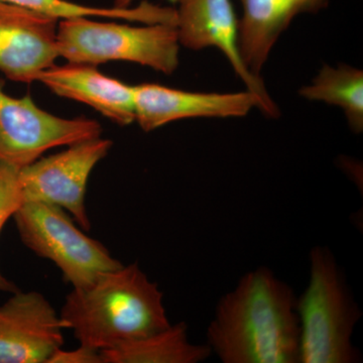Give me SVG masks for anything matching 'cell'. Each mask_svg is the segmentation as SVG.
I'll return each mask as SVG.
<instances>
[{"mask_svg":"<svg viewBox=\"0 0 363 363\" xmlns=\"http://www.w3.org/2000/svg\"><path fill=\"white\" fill-rule=\"evenodd\" d=\"M297 298L271 269L247 272L219 301L207 345L223 363L300 362Z\"/></svg>","mask_w":363,"mask_h":363,"instance_id":"1","label":"cell"},{"mask_svg":"<svg viewBox=\"0 0 363 363\" xmlns=\"http://www.w3.org/2000/svg\"><path fill=\"white\" fill-rule=\"evenodd\" d=\"M60 316L80 345L97 351L171 326L162 293L138 264L107 272L88 288L73 289Z\"/></svg>","mask_w":363,"mask_h":363,"instance_id":"2","label":"cell"},{"mask_svg":"<svg viewBox=\"0 0 363 363\" xmlns=\"http://www.w3.org/2000/svg\"><path fill=\"white\" fill-rule=\"evenodd\" d=\"M296 309L301 363L359 362L351 338L362 312L329 248L316 247L310 252L309 283Z\"/></svg>","mask_w":363,"mask_h":363,"instance_id":"3","label":"cell"},{"mask_svg":"<svg viewBox=\"0 0 363 363\" xmlns=\"http://www.w3.org/2000/svg\"><path fill=\"white\" fill-rule=\"evenodd\" d=\"M180 47L176 23L135 26L84 16L59 21V56L69 63L130 62L172 75L180 63Z\"/></svg>","mask_w":363,"mask_h":363,"instance_id":"4","label":"cell"},{"mask_svg":"<svg viewBox=\"0 0 363 363\" xmlns=\"http://www.w3.org/2000/svg\"><path fill=\"white\" fill-rule=\"evenodd\" d=\"M21 241L54 262L73 289H85L123 266L100 241L86 235L63 208L23 202L13 215Z\"/></svg>","mask_w":363,"mask_h":363,"instance_id":"5","label":"cell"},{"mask_svg":"<svg viewBox=\"0 0 363 363\" xmlns=\"http://www.w3.org/2000/svg\"><path fill=\"white\" fill-rule=\"evenodd\" d=\"M101 135V125L95 119L55 116L30 96H9L0 84V162L21 171L48 150Z\"/></svg>","mask_w":363,"mask_h":363,"instance_id":"6","label":"cell"},{"mask_svg":"<svg viewBox=\"0 0 363 363\" xmlns=\"http://www.w3.org/2000/svg\"><path fill=\"white\" fill-rule=\"evenodd\" d=\"M113 143L101 136L69 145L68 149L40 157L18 173L23 202H40L63 208L84 231L91 222L85 196L93 169L108 155Z\"/></svg>","mask_w":363,"mask_h":363,"instance_id":"7","label":"cell"},{"mask_svg":"<svg viewBox=\"0 0 363 363\" xmlns=\"http://www.w3.org/2000/svg\"><path fill=\"white\" fill-rule=\"evenodd\" d=\"M176 4L180 45L192 51L211 47L218 49L247 86V90L262 100V113L279 117L278 105L269 96L264 80L250 73L241 58L238 45L240 18L231 0H177Z\"/></svg>","mask_w":363,"mask_h":363,"instance_id":"8","label":"cell"},{"mask_svg":"<svg viewBox=\"0 0 363 363\" xmlns=\"http://www.w3.org/2000/svg\"><path fill=\"white\" fill-rule=\"evenodd\" d=\"M67 323L40 293L18 292L0 306V363H48Z\"/></svg>","mask_w":363,"mask_h":363,"instance_id":"9","label":"cell"},{"mask_svg":"<svg viewBox=\"0 0 363 363\" xmlns=\"http://www.w3.org/2000/svg\"><path fill=\"white\" fill-rule=\"evenodd\" d=\"M59 20L0 1V72L13 82H37L56 64Z\"/></svg>","mask_w":363,"mask_h":363,"instance_id":"10","label":"cell"},{"mask_svg":"<svg viewBox=\"0 0 363 363\" xmlns=\"http://www.w3.org/2000/svg\"><path fill=\"white\" fill-rule=\"evenodd\" d=\"M135 121L150 133L173 121L187 118H226L262 112V100L250 91L236 93L190 92L155 83L133 86Z\"/></svg>","mask_w":363,"mask_h":363,"instance_id":"11","label":"cell"},{"mask_svg":"<svg viewBox=\"0 0 363 363\" xmlns=\"http://www.w3.org/2000/svg\"><path fill=\"white\" fill-rule=\"evenodd\" d=\"M37 82L60 97L88 105L118 125L135 123L133 86L105 75L96 66L55 64L40 74Z\"/></svg>","mask_w":363,"mask_h":363,"instance_id":"12","label":"cell"},{"mask_svg":"<svg viewBox=\"0 0 363 363\" xmlns=\"http://www.w3.org/2000/svg\"><path fill=\"white\" fill-rule=\"evenodd\" d=\"M238 45L243 63L257 77L281 33L302 13H318L330 0H240Z\"/></svg>","mask_w":363,"mask_h":363,"instance_id":"13","label":"cell"},{"mask_svg":"<svg viewBox=\"0 0 363 363\" xmlns=\"http://www.w3.org/2000/svg\"><path fill=\"white\" fill-rule=\"evenodd\" d=\"M207 345L188 339L185 323L171 325L159 333L100 351L104 363H198L211 355Z\"/></svg>","mask_w":363,"mask_h":363,"instance_id":"14","label":"cell"},{"mask_svg":"<svg viewBox=\"0 0 363 363\" xmlns=\"http://www.w3.org/2000/svg\"><path fill=\"white\" fill-rule=\"evenodd\" d=\"M301 96L311 101L340 107L350 130L363 131V72L354 67H322L312 84L298 90Z\"/></svg>","mask_w":363,"mask_h":363,"instance_id":"15","label":"cell"},{"mask_svg":"<svg viewBox=\"0 0 363 363\" xmlns=\"http://www.w3.org/2000/svg\"><path fill=\"white\" fill-rule=\"evenodd\" d=\"M6 4L25 7L37 13L47 14L59 21L66 18H95L119 20L128 23H176V9L143 1L136 6L102 7L77 4L72 0H0Z\"/></svg>","mask_w":363,"mask_h":363,"instance_id":"16","label":"cell"},{"mask_svg":"<svg viewBox=\"0 0 363 363\" xmlns=\"http://www.w3.org/2000/svg\"><path fill=\"white\" fill-rule=\"evenodd\" d=\"M20 169L0 162V233L9 218H13L14 212L23 203L20 183ZM18 288L9 281L0 271V292L13 294Z\"/></svg>","mask_w":363,"mask_h":363,"instance_id":"17","label":"cell"},{"mask_svg":"<svg viewBox=\"0 0 363 363\" xmlns=\"http://www.w3.org/2000/svg\"><path fill=\"white\" fill-rule=\"evenodd\" d=\"M48 363H104L100 351L79 345L77 350H57Z\"/></svg>","mask_w":363,"mask_h":363,"instance_id":"18","label":"cell"},{"mask_svg":"<svg viewBox=\"0 0 363 363\" xmlns=\"http://www.w3.org/2000/svg\"><path fill=\"white\" fill-rule=\"evenodd\" d=\"M133 1H135V0H116L114 6L118 7H128L131 6ZM168 1L173 4H177V0H168Z\"/></svg>","mask_w":363,"mask_h":363,"instance_id":"19","label":"cell"}]
</instances>
